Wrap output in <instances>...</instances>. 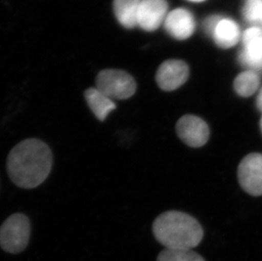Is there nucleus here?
I'll return each mask as SVG.
<instances>
[{"label":"nucleus","mask_w":262,"mask_h":261,"mask_svg":"<svg viewBox=\"0 0 262 261\" xmlns=\"http://www.w3.org/2000/svg\"><path fill=\"white\" fill-rule=\"evenodd\" d=\"M52 165V151L37 138L18 143L7 158L8 175L16 186L25 189L42 184L50 175Z\"/></svg>","instance_id":"obj_1"},{"label":"nucleus","mask_w":262,"mask_h":261,"mask_svg":"<svg viewBox=\"0 0 262 261\" xmlns=\"http://www.w3.org/2000/svg\"><path fill=\"white\" fill-rule=\"evenodd\" d=\"M156 240L170 249H192L203 238V229L197 220L183 212L167 211L153 223Z\"/></svg>","instance_id":"obj_2"},{"label":"nucleus","mask_w":262,"mask_h":261,"mask_svg":"<svg viewBox=\"0 0 262 261\" xmlns=\"http://www.w3.org/2000/svg\"><path fill=\"white\" fill-rule=\"evenodd\" d=\"M30 235L28 217L20 213L12 214L0 227V247L10 254H18L28 246Z\"/></svg>","instance_id":"obj_3"},{"label":"nucleus","mask_w":262,"mask_h":261,"mask_svg":"<svg viewBox=\"0 0 262 261\" xmlns=\"http://www.w3.org/2000/svg\"><path fill=\"white\" fill-rule=\"evenodd\" d=\"M96 89L112 100H123L135 94L137 85L134 77L127 72L107 69L97 76Z\"/></svg>","instance_id":"obj_4"},{"label":"nucleus","mask_w":262,"mask_h":261,"mask_svg":"<svg viewBox=\"0 0 262 261\" xmlns=\"http://www.w3.org/2000/svg\"><path fill=\"white\" fill-rule=\"evenodd\" d=\"M237 177L243 189L252 196L262 195V155H248L240 162Z\"/></svg>","instance_id":"obj_5"},{"label":"nucleus","mask_w":262,"mask_h":261,"mask_svg":"<svg viewBox=\"0 0 262 261\" xmlns=\"http://www.w3.org/2000/svg\"><path fill=\"white\" fill-rule=\"evenodd\" d=\"M240 64L249 71H262V29L258 27L248 28L243 36V50L239 54Z\"/></svg>","instance_id":"obj_6"},{"label":"nucleus","mask_w":262,"mask_h":261,"mask_svg":"<svg viewBox=\"0 0 262 261\" xmlns=\"http://www.w3.org/2000/svg\"><path fill=\"white\" fill-rule=\"evenodd\" d=\"M176 129L181 140L193 148H200L205 145L210 136L207 123L193 115H186L181 117Z\"/></svg>","instance_id":"obj_7"},{"label":"nucleus","mask_w":262,"mask_h":261,"mask_svg":"<svg viewBox=\"0 0 262 261\" xmlns=\"http://www.w3.org/2000/svg\"><path fill=\"white\" fill-rule=\"evenodd\" d=\"M189 75L188 64L178 59L165 61L159 67L156 81L164 91H173L180 88L188 80Z\"/></svg>","instance_id":"obj_8"},{"label":"nucleus","mask_w":262,"mask_h":261,"mask_svg":"<svg viewBox=\"0 0 262 261\" xmlns=\"http://www.w3.org/2000/svg\"><path fill=\"white\" fill-rule=\"evenodd\" d=\"M167 9L166 0H142L137 24L147 32L156 31L166 20Z\"/></svg>","instance_id":"obj_9"},{"label":"nucleus","mask_w":262,"mask_h":261,"mask_svg":"<svg viewBox=\"0 0 262 261\" xmlns=\"http://www.w3.org/2000/svg\"><path fill=\"white\" fill-rule=\"evenodd\" d=\"M166 32L176 39L190 37L195 30V20L190 11L183 8L176 9L166 15L164 21Z\"/></svg>","instance_id":"obj_10"},{"label":"nucleus","mask_w":262,"mask_h":261,"mask_svg":"<svg viewBox=\"0 0 262 261\" xmlns=\"http://www.w3.org/2000/svg\"><path fill=\"white\" fill-rule=\"evenodd\" d=\"M210 37L222 49H229L237 45L240 37L239 27L230 18L219 17Z\"/></svg>","instance_id":"obj_11"},{"label":"nucleus","mask_w":262,"mask_h":261,"mask_svg":"<svg viewBox=\"0 0 262 261\" xmlns=\"http://www.w3.org/2000/svg\"><path fill=\"white\" fill-rule=\"evenodd\" d=\"M84 97L88 105L99 121H104L109 114L117 108L114 100L108 98L96 88L87 89Z\"/></svg>","instance_id":"obj_12"},{"label":"nucleus","mask_w":262,"mask_h":261,"mask_svg":"<svg viewBox=\"0 0 262 261\" xmlns=\"http://www.w3.org/2000/svg\"><path fill=\"white\" fill-rule=\"evenodd\" d=\"M142 0H114L113 7L117 20L126 28L138 26L137 17Z\"/></svg>","instance_id":"obj_13"},{"label":"nucleus","mask_w":262,"mask_h":261,"mask_svg":"<svg viewBox=\"0 0 262 261\" xmlns=\"http://www.w3.org/2000/svg\"><path fill=\"white\" fill-rule=\"evenodd\" d=\"M260 77L257 72L253 71H246L242 72L235 78V91L239 96L250 97L257 91L260 85Z\"/></svg>","instance_id":"obj_14"},{"label":"nucleus","mask_w":262,"mask_h":261,"mask_svg":"<svg viewBox=\"0 0 262 261\" xmlns=\"http://www.w3.org/2000/svg\"><path fill=\"white\" fill-rule=\"evenodd\" d=\"M156 261H205L203 257L191 249H165Z\"/></svg>","instance_id":"obj_15"},{"label":"nucleus","mask_w":262,"mask_h":261,"mask_svg":"<svg viewBox=\"0 0 262 261\" xmlns=\"http://www.w3.org/2000/svg\"><path fill=\"white\" fill-rule=\"evenodd\" d=\"M262 12V0H246L244 7V16L249 23L260 20Z\"/></svg>","instance_id":"obj_16"},{"label":"nucleus","mask_w":262,"mask_h":261,"mask_svg":"<svg viewBox=\"0 0 262 261\" xmlns=\"http://www.w3.org/2000/svg\"><path fill=\"white\" fill-rule=\"evenodd\" d=\"M219 17H220L219 15H212V16H210L205 20L204 28H205V31L208 35H210V33L212 32L213 28L215 27V23H217Z\"/></svg>","instance_id":"obj_17"},{"label":"nucleus","mask_w":262,"mask_h":261,"mask_svg":"<svg viewBox=\"0 0 262 261\" xmlns=\"http://www.w3.org/2000/svg\"><path fill=\"white\" fill-rule=\"evenodd\" d=\"M256 107L258 110L262 112V88L259 94L257 95V99H256Z\"/></svg>","instance_id":"obj_18"},{"label":"nucleus","mask_w":262,"mask_h":261,"mask_svg":"<svg viewBox=\"0 0 262 261\" xmlns=\"http://www.w3.org/2000/svg\"><path fill=\"white\" fill-rule=\"evenodd\" d=\"M188 1H191V2H194V3H201V2H204V1H205V0H188Z\"/></svg>","instance_id":"obj_19"},{"label":"nucleus","mask_w":262,"mask_h":261,"mask_svg":"<svg viewBox=\"0 0 262 261\" xmlns=\"http://www.w3.org/2000/svg\"><path fill=\"white\" fill-rule=\"evenodd\" d=\"M260 129H261V132H262V117H261V120H260Z\"/></svg>","instance_id":"obj_20"},{"label":"nucleus","mask_w":262,"mask_h":261,"mask_svg":"<svg viewBox=\"0 0 262 261\" xmlns=\"http://www.w3.org/2000/svg\"><path fill=\"white\" fill-rule=\"evenodd\" d=\"M260 20H262V12H261V17H260Z\"/></svg>","instance_id":"obj_21"}]
</instances>
